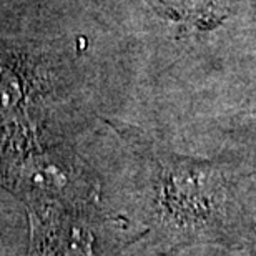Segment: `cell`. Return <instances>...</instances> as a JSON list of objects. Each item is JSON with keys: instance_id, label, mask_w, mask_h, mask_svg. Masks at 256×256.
<instances>
[{"instance_id": "cell-1", "label": "cell", "mask_w": 256, "mask_h": 256, "mask_svg": "<svg viewBox=\"0 0 256 256\" xmlns=\"http://www.w3.org/2000/svg\"><path fill=\"white\" fill-rule=\"evenodd\" d=\"M126 140L146 168L148 232L162 256L194 246L243 250L256 222L243 200L252 173L228 162L180 155L133 130Z\"/></svg>"}, {"instance_id": "cell-2", "label": "cell", "mask_w": 256, "mask_h": 256, "mask_svg": "<svg viewBox=\"0 0 256 256\" xmlns=\"http://www.w3.org/2000/svg\"><path fill=\"white\" fill-rule=\"evenodd\" d=\"M246 250H248V256H256V226H254L253 236H252V240H250Z\"/></svg>"}, {"instance_id": "cell-3", "label": "cell", "mask_w": 256, "mask_h": 256, "mask_svg": "<svg viewBox=\"0 0 256 256\" xmlns=\"http://www.w3.org/2000/svg\"><path fill=\"white\" fill-rule=\"evenodd\" d=\"M252 7H253V14H254V18H256V0H252Z\"/></svg>"}]
</instances>
